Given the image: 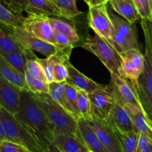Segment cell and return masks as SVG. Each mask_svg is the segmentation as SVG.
Wrapping results in <instances>:
<instances>
[{"label": "cell", "instance_id": "cell-1", "mask_svg": "<svg viewBox=\"0 0 152 152\" xmlns=\"http://www.w3.org/2000/svg\"><path fill=\"white\" fill-rule=\"evenodd\" d=\"M13 116L45 148L53 142V134L49 127L45 114L31 91L28 90L19 91V108Z\"/></svg>", "mask_w": 152, "mask_h": 152}, {"label": "cell", "instance_id": "cell-2", "mask_svg": "<svg viewBox=\"0 0 152 152\" xmlns=\"http://www.w3.org/2000/svg\"><path fill=\"white\" fill-rule=\"evenodd\" d=\"M31 94L44 111L49 127L53 134H62L68 135L83 142L78 129L77 120L74 116L54 102L48 93L34 94L31 92Z\"/></svg>", "mask_w": 152, "mask_h": 152}, {"label": "cell", "instance_id": "cell-3", "mask_svg": "<svg viewBox=\"0 0 152 152\" xmlns=\"http://www.w3.org/2000/svg\"><path fill=\"white\" fill-rule=\"evenodd\" d=\"M145 41V62L142 74L138 79L137 94L142 109L148 117H152V26L151 21L140 19Z\"/></svg>", "mask_w": 152, "mask_h": 152}, {"label": "cell", "instance_id": "cell-4", "mask_svg": "<svg viewBox=\"0 0 152 152\" xmlns=\"http://www.w3.org/2000/svg\"><path fill=\"white\" fill-rule=\"evenodd\" d=\"M0 120L6 140L20 145L28 152H46V148L31 134L13 114L0 105Z\"/></svg>", "mask_w": 152, "mask_h": 152}, {"label": "cell", "instance_id": "cell-5", "mask_svg": "<svg viewBox=\"0 0 152 152\" xmlns=\"http://www.w3.org/2000/svg\"><path fill=\"white\" fill-rule=\"evenodd\" d=\"M108 12L114 28L111 45L119 53L129 49L140 50L135 23L127 22L116 15L111 9L108 8Z\"/></svg>", "mask_w": 152, "mask_h": 152}, {"label": "cell", "instance_id": "cell-6", "mask_svg": "<svg viewBox=\"0 0 152 152\" xmlns=\"http://www.w3.org/2000/svg\"><path fill=\"white\" fill-rule=\"evenodd\" d=\"M82 47L96 55L110 73L118 74L121 60L120 53L105 39L97 34H95L94 37L88 35L82 44Z\"/></svg>", "mask_w": 152, "mask_h": 152}, {"label": "cell", "instance_id": "cell-7", "mask_svg": "<svg viewBox=\"0 0 152 152\" xmlns=\"http://www.w3.org/2000/svg\"><path fill=\"white\" fill-rule=\"evenodd\" d=\"M88 96L90 101L92 118L108 123L115 102L112 82L111 81L106 86H102L98 90L88 94Z\"/></svg>", "mask_w": 152, "mask_h": 152}, {"label": "cell", "instance_id": "cell-8", "mask_svg": "<svg viewBox=\"0 0 152 152\" xmlns=\"http://www.w3.org/2000/svg\"><path fill=\"white\" fill-rule=\"evenodd\" d=\"M120 65L118 74L132 85L137 91L138 79L144 68V55L138 49H129L120 53Z\"/></svg>", "mask_w": 152, "mask_h": 152}, {"label": "cell", "instance_id": "cell-9", "mask_svg": "<svg viewBox=\"0 0 152 152\" xmlns=\"http://www.w3.org/2000/svg\"><path fill=\"white\" fill-rule=\"evenodd\" d=\"M6 28L10 31L7 33L11 37L12 39L16 42L22 48L30 50L31 51H37L44 55L45 57L54 54L57 50L56 46L53 44L42 41L28 34L22 28V25Z\"/></svg>", "mask_w": 152, "mask_h": 152}, {"label": "cell", "instance_id": "cell-10", "mask_svg": "<svg viewBox=\"0 0 152 152\" xmlns=\"http://www.w3.org/2000/svg\"><path fill=\"white\" fill-rule=\"evenodd\" d=\"M88 25L90 28L111 45L114 28L108 12V3L89 6Z\"/></svg>", "mask_w": 152, "mask_h": 152}, {"label": "cell", "instance_id": "cell-11", "mask_svg": "<svg viewBox=\"0 0 152 152\" xmlns=\"http://www.w3.org/2000/svg\"><path fill=\"white\" fill-rule=\"evenodd\" d=\"M21 25L33 37L55 45L54 31L49 22L48 16L28 15Z\"/></svg>", "mask_w": 152, "mask_h": 152}, {"label": "cell", "instance_id": "cell-12", "mask_svg": "<svg viewBox=\"0 0 152 152\" xmlns=\"http://www.w3.org/2000/svg\"><path fill=\"white\" fill-rule=\"evenodd\" d=\"M86 121L107 151L123 152L118 137L109 124L94 118Z\"/></svg>", "mask_w": 152, "mask_h": 152}, {"label": "cell", "instance_id": "cell-13", "mask_svg": "<svg viewBox=\"0 0 152 152\" xmlns=\"http://www.w3.org/2000/svg\"><path fill=\"white\" fill-rule=\"evenodd\" d=\"M111 80L114 88V94L123 104L128 103L142 107L137 91L131 83L116 73H111Z\"/></svg>", "mask_w": 152, "mask_h": 152}, {"label": "cell", "instance_id": "cell-14", "mask_svg": "<svg viewBox=\"0 0 152 152\" xmlns=\"http://www.w3.org/2000/svg\"><path fill=\"white\" fill-rule=\"evenodd\" d=\"M123 105L132 120L133 132L137 134H145L152 137L151 120L147 116L142 107L128 103L123 104Z\"/></svg>", "mask_w": 152, "mask_h": 152}, {"label": "cell", "instance_id": "cell-15", "mask_svg": "<svg viewBox=\"0 0 152 152\" xmlns=\"http://www.w3.org/2000/svg\"><path fill=\"white\" fill-rule=\"evenodd\" d=\"M65 65L68 69V78L65 83L74 86L79 90H82L86 93L90 94L101 88L103 86V85L98 84L96 82L82 74L70 62V61L67 62Z\"/></svg>", "mask_w": 152, "mask_h": 152}, {"label": "cell", "instance_id": "cell-16", "mask_svg": "<svg viewBox=\"0 0 152 152\" xmlns=\"http://www.w3.org/2000/svg\"><path fill=\"white\" fill-rule=\"evenodd\" d=\"M20 91L0 78V105L13 115L19 108Z\"/></svg>", "mask_w": 152, "mask_h": 152}, {"label": "cell", "instance_id": "cell-17", "mask_svg": "<svg viewBox=\"0 0 152 152\" xmlns=\"http://www.w3.org/2000/svg\"><path fill=\"white\" fill-rule=\"evenodd\" d=\"M114 99L115 102L108 124H109L114 129L121 132H133V126L129 114L123 107V104L116 98L115 95H114Z\"/></svg>", "mask_w": 152, "mask_h": 152}, {"label": "cell", "instance_id": "cell-18", "mask_svg": "<svg viewBox=\"0 0 152 152\" xmlns=\"http://www.w3.org/2000/svg\"><path fill=\"white\" fill-rule=\"evenodd\" d=\"M0 78L19 90H28L25 77L15 69L0 53Z\"/></svg>", "mask_w": 152, "mask_h": 152}, {"label": "cell", "instance_id": "cell-19", "mask_svg": "<svg viewBox=\"0 0 152 152\" xmlns=\"http://www.w3.org/2000/svg\"><path fill=\"white\" fill-rule=\"evenodd\" d=\"M77 125L82 141L89 151L108 152L86 120L80 118L77 120Z\"/></svg>", "mask_w": 152, "mask_h": 152}, {"label": "cell", "instance_id": "cell-20", "mask_svg": "<svg viewBox=\"0 0 152 152\" xmlns=\"http://www.w3.org/2000/svg\"><path fill=\"white\" fill-rule=\"evenodd\" d=\"M28 4L25 12L28 15L40 16H54L61 17L60 13L54 3L50 0H27Z\"/></svg>", "mask_w": 152, "mask_h": 152}, {"label": "cell", "instance_id": "cell-21", "mask_svg": "<svg viewBox=\"0 0 152 152\" xmlns=\"http://www.w3.org/2000/svg\"><path fill=\"white\" fill-rule=\"evenodd\" d=\"M108 3L111 9L127 22L135 23L140 19V16L132 2L126 0H109Z\"/></svg>", "mask_w": 152, "mask_h": 152}, {"label": "cell", "instance_id": "cell-22", "mask_svg": "<svg viewBox=\"0 0 152 152\" xmlns=\"http://www.w3.org/2000/svg\"><path fill=\"white\" fill-rule=\"evenodd\" d=\"M65 83L52 82V83H48V94L51 97V99L54 102H56L58 105H60L62 108H64L67 112L69 113L70 114L74 116L77 119L72 108L71 107L70 104L68 103L66 96H65V87H64Z\"/></svg>", "mask_w": 152, "mask_h": 152}, {"label": "cell", "instance_id": "cell-23", "mask_svg": "<svg viewBox=\"0 0 152 152\" xmlns=\"http://www.w3.org/2000/svg\"><path fill=\"white\" fill-rule=\"evenodd\" d=\"M48 20L53 31L59 32L65 36L74 46L80 41V38L78 33L77 32V30L70 23L57 18H52L50 16L48 17Z\"/></svg>", "mask_w": 152, "mask_h": 152}, {"label": "cell", "instance_id": "cell-24", "mask_svg": "<svg viewBox=\"0 0 152 152\" xmlns=\"http://www.w3.org/2000/svg\"><path fill=\"white\" fill-rule=\"evenodd\" d=\"M52 143L54 144L61 152H79L86 148L83 142L76 138L62 134H54Z\"/></svg>", "mask_w": 152, "mask_h": 152}, {"label": "cell", "instance_id": "cell-25", "mask_svg": "<svg viewBox=\"0 0 152 152\" xmlns=\"http://www.w3.org/2000/svg\"><path fill=\"white\" fill-rule=\"evenodd\" d=\"M114 130L118 137L122 151L136 152L140 134H137L134 132H123L116 129H114Z\"/></svg>", "mask_w": 152, "mask_h": 152}, {"label": "cell", "instance_id": "cell-26", "mask_svg": "<svg viewBox=\"0 0 152 152\" xmlns=\"http://www.w3.org/2000/svg\"><path fill=\"white\" fill-rule=\"evenodd\" d=\"M3 56L15 69L23 75L25 74V63L28 59L26 49L21 48L19 50H15L12 53L3 55Z\"/></svg>", "mask_w": 152, "mask_h": 152}, {"label": "cell", "instance_id": "cell-27", "mask_svg": "<svg viewBox=\"0 0 152 152\" xmlns=\"http://www.w3.org/2000/svg\"><path fill=\"white\" fill-rule=\"evenodd\" d=\"M55 5L60 13L61 18L71 19L83 13L77 8L76 0H56Z\"/></svg>", "mask_w": 152, "mask_h": 152}, {"label": "cell", "instance_id": "cell-28", "mask_svg": "<svg viewBox=\"0 0 152 152\" xmlns=\"http://www.w3.org/2000/svg\"><path fill=\"white\" fill-rule=\"evenodd\" d=\"M25 18L22 16L13 13L0 2V24L4 25L5 28H13L21 25L25 20Z\"/></svg>", "mask_w": 152, "mask_h": 152}, {"label": "cell", "instance_id": "cell-29", "mask_svg": "<svg viewBox=\"0 0 152 152\" xmlns=\"http://www.w3.org/2000/svg\"><path fill=\"white\" fill-rule=\"evenodd\" d=\"M77 110L80 118L86 120H91L92 119L91 104L88 94L79 89H77Z\"/></svg>", "mask_w": 152, "mask_h": 152}, {"label": "cell", "instance_id": "cell-30", "mask_svg": "<svg viewBox=\"0 0 152 152\" xmlns=\"http://www.w3.org/2000/svg\"><path fill=\"white\" fill-rule=\"evenodd\" d=\"M24 77H25L27 88H28V90L29 91L34 94L48 93V84L47 83L32 77L27 71L25 72Z\"/></svg>", "mask_w": 152, "mask_h": 152}, {"label": "cell", "instance_id": "cell-31", "mask_svg": "<svg viewBox=\"0 0 152 152\" xmlns=\"http://www.w3.org/2000/svg\"><path fill=\"white\" fill-rule=\"evenodd\" d=\"M19 48H21L20 46L12 39L6 31L0 28V53L2 55L8 54Z\"/></svg>", "mask_w": 152, "mask_h": 152}, {"label": "cell", "instance_id": "cell-32", "mask_svg": "<svg viewBox=\"0 0 152 152\" xmlns=\"http://www.w3.org/2000/svg\"><path fill=\"white\" fill-rule=\"evenodd\" d=\"M37 56H36L34 59L33 58V59H27L26 63H25V71H27L32 77L47 83L42 67L37 61Z\"/></svg>", "mask_w": 152, "mask_h": 152}, {"label": "cell", "instance_id": "cell-33", "mask_svg": "<svg viewBox=\"0 0 152 152\" xmlns=\"http://www.w3.org/2000/svg\"><path fill=\"white\" fill-rule=\"evenodd\" d=\"M132 2L137 10L140 19L152 21L151 0H132Z\"/></svg>", "mask_w": 152, "mask_h": 152}, {"label": "cell", "instance_id": "cell-34", "mask_svg": "<svg viewBox=\"0 0 152 152\" xmlns=\"http://www.w3.org/2000/svg\"><path fill=\"white\" fill-rule=\"evenodd\" d=\"M64 87L67 100L72 108L74 114L78 120L80 118V116L77 110V88L67 83H65Z\"/></svg>", "mask_w": 152, "mask_h": 152}, {"label": "cell", "instance_id": "cell-35", "mask_svg": "<svg viewBox=\"0 0 152 152\" xmlns=\"http://www.w3.org/2000/svg\"><path fill=\"white\" fill-rule=\"evenodd\" d=\"M66 63L63 62H56L53 65V82L56 83H65L68 78V69Z\"/></svg>", "mask_w": 152, "mask_h": 152}, {"label": "cell", "instance_id": "cell-36", "mask_svg": "<svg viewBox=\"0 0 152 152\" xmlns=\"http://www.w3.org/2000/svg\"><path fill=\"white\" fill-rule=\"evenodd\" d=\"M136 152H152V137L140 134Z\"/></svg>", "mask_w": 152, "mask_h": 152}, {"label": "cell", "instance_id": "cell-37", "mask_svg": "<svg viewBox=\"0 0 152 152\" xmlns=\"http://www.w3.org/2000/svg\"><path fill=\"white\" fill-rule=\"evenodd\" d=\"M28 4L27 0H8L7 8L16 15L22 16Z\"/></svg>", "mask_w": 152, "mask_h": 152}, {"label": "cell", "instance_id": "cell-38", "mask_svg": "<svg viewBox=\"0 0 152 152\" xmlns=\"http://www.w3.org/2000/svg\"><path fill=\"white\" fill-rule=\"evenodd\" d=\"M25 150L20 145L6 140L0 142V152H23Z\"/></svg>", "mask_w": 152, "mask_h": 152}, {"label": "cell", "instance_id": "cell-39", "mask_svg": "<svg viewBox=\"0 0 152 152\" xmlns=\"http://www.w3.org/2000/svg\"><path fill=\"white\" fill-rule=\"evenodd\" d=\"M46 152H61V151L54 144L50 143L46 147Z\"/></svg>", "mask_w": 152, "mask_h": 152}, {"label": "cell", "instance_id": "cell-40", "mask_svg": "<svg viewBox=\"0 0 152 152\" xmlns=\"http://www.w3.org/2000/svg\"><path fill=\"white\" fill-rule=\"evenodd\" d=\"M4 140H5V137H4V129H3L2 124H1V122L0 120V142Z\"/></svg>", "mask_w": 152, "mask_h": 152}, {"label": "cell", "instance_id": "cell-41", "mask_svg": "<svg viewBox=\"0 0 152 152\" xmlns=\"http://www.w3.org/2000/svg\"><path fill=\"white\" fill-rule=\"evenodd\" d=\"M108 1H109V0H92L91 5L100 4V3H108Z\"/></svg>", "mask_w": 152, "mask_h": 152}, {"label": "cell", "instance_id": "cell-42", "mask_svg": "<svg viewBox=\"0 0 152 152\" xmlns=\"http://www.w3.org/2000/svg\"><path fill=\"white\" fill-rule=\"evenodd\" d=\"M83 1H84L85 2H86V4H87L88 6L91 5V1H92V0H83Z\"/></svg>", "mask_w": 152, "mask_h": 152}, {"label": "cell", "instance_id": "cell-43", "mask_svg": "<svg viewBox=\"0 0 152 152\" xmlns=\"http://www.w3.org/2000/svg\"><path fill=\"white\" fill-rule=\"evenodd\" d=\"M79 152H91V151H89L86 148H83L82 150H80V151Z\"/></svg>", "mask_w": 152, "mask_h": 152}, {"label": "cell", "instance_id": "cell-44", "mask_svg": "<svg viewBox=\"0 0 152 152\" xmlns=\"http://www.w3.org/2000/svg\"><path fill=\"white\" fill-rule=\"evenodd\" d=\"M1 1H2L3 2H4V4L7 7V5H8V0H1Z\"/></svg>", "mask_w": 152, "mask_h": 152}, {"label": "cell", "instance_id": "cell-45", "mask_svg": "<svg viewBox=\"0 0 152 152\" xmlns=\"http://www.w3.org/2000/svg\"><path fill=\"white\" fill-rule=\"evenodd\" d=\"M50 1H52V2L54 3V4H55V1H56V0H50Z\"/></svg>", "mask_w": 152, "mask_h": 152}, {"label": "cell", "instance_id": "cell-46", "mask_svg": "<svg viewBox=\"0 0 152 152\" xmlns=\"http://www.w3.org/2000/svg\"><path fill=\"white\" fill-rule=\"evenodd\" d=\"M126 1H130V2H132V0H126Z\"/></svg>", "mask_w": 152, "mask_h": 152}, {"label": "cell", "instance_id": "cell-47", "mask_svg": "<svg viewBox=\"0 0 152 152\" xmlns=\"http://www.w3.org/2000/svg\"><path fill=\"white\" fill-rule=\"evenodd\" d=\"M23 152H28V151H26V150H25V151H24Z\"/></svg>", "mask_w": 152, "mask_h": 152}]
</instances>
